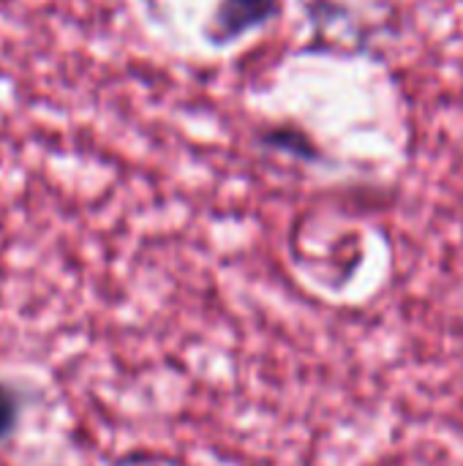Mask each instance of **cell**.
<instances>
[{"label":"cell","mask_w":463,"mask_h":466,"mask_svg":"<svg viewBox=\"0 0 463 466\" xmlns=\"http://www.w3.org/2000/svg\"><path fill=\"white\" fill-rule=\"evenodd\" d=\"M278 14L281 0H218L205 25V38L210 46L226 49L270 25Z\"/></svg>","instance_id":"obj_1"},{"label":"cell","mask_w":463,"mask_h":466,"mask_svg":"<svg viewBox=\"0 0 463 466\" xmlns=\"http://www.w3.org/2000/svg\"><path fill=\"white\" fill-rule=\"evenodd\" d=\"M265 145L278 147L284 153H295L300 158H317V147L311 145V139L297 131V128H276L265 134Z\"/></svg>","instance_id":"obj_2"},{"label":"cell","mask_w":463,"mask_h":466,"mask_svg":"<svg viewBox=\"0 0 463 466\" xmlns=\"http://www.w3.org/2000/svg\"><path fill=\"white\" fill-rule=\"evenodd\" d=\"M22 420V396L16 388L0 380V442H5Z\"/></svg>","instance_id":"obj_3"}]
</instances>
